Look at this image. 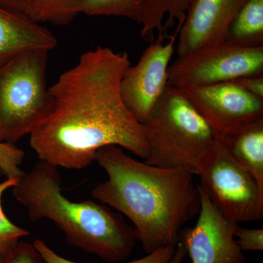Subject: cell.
Listing matches in <instances>:
<instances>
[{"label":"cell","instance_id":"obj_23","mask_svg":"<svg viewBox=\"0 0 263 263\" xmlns=\"http://www.w3.org/2000/svg\"><path fill=\"white\" fill-rule=\"evenodd\" d=\"M233 82L247 92L263 100V76L240 78Z\"/></svg>","mask_w":263,"mask_h":263},{"label":"cell","instance_id":"obj_9","mask_svg":"<svg viewBox=\"0 0 263 263\" xmlns=\"http://www.w3.org/2000/svg\"><path fill=\"white\" fill-rule=\"evenodd\" d=\"M181 89L212 128L216 139L246 122L263 117V100L233 81Z\"/></svg>","mask_w":263,"mask_h":263},{"label":"cell","instance_id":"obj_26","mask_svg":"<svg viewBox=\"0 0 263 263\" xmlns=\"http://www.w3.org/2000/svg\"><path fill=\"white\" fill-rule=\"evenodd\" d=\"M3 176H5L4 172H3V169L0 167V177H3Z\"/></svg>","mask_w":263,"mask_h":263},{"label":"cell","instance_id":"obj_1","mask_svg":"<svg viewBox=\"0 0 263 263\" xmlns=\"http://www.w3.org/2000/svg\"><path fill=\"white\" fill-rule=\"evenodd\" d=\"M130 65L127 52L98 46L60 75L48 88L47 115L29 135L40 160L59 168L84 169L107 146L121 147L146 160L144 128L120 93L122 76Z\"/></svg>","mask_w":263,"mask_h":263},{"label":"cell","instance_id":"obj_11","mask_svg":"<svg viewBox=\"0 0 263 263\" xmlns=\"http://www.w3.org/2000/svg\"><path fill=\"white\" fill-rule=\"evenodd\" d=\"M246 1L194 0L178 33V57L226 41L230 24Z\"/></svg>","mask_w":263,"mask_h":263},{"label":"cell","instance_id":"obj_5","mask_svg":"<svg viewBox=\"0 0 263 263\" xmlns=\"http://www.w3.org/2000/svg\"><path fill=\"white\" fill-rule=\"evenodd\" d=\"M49 51H26L0 66V143L15 144L29 136L47 115Z\"/></svg>","mask_w":263,"mask_h":263},{"label":"cell","instance_id":"obj_17","mask_svg":"<svg viewBox=\"0 0 263 263\" xmlns=\"http://www.w3.org/2000/svg\"><path fill=\"white\" fill-rule=\"evenodd\" d=\"M146 0H83L81 13L121 16L138 22Z\"/></svg>","mask_w":263,"mask_h":263},{"label":"cell","instance_id":"obj_3","mask_svg":"<svg viewBox=\"0 0 263 263\" xmlns=\"http://www.w3.org/2000/svg\"><path fill=\"white\" fill-rule=\"evenodd\" d=\"M12 189L31 221H51L72 247L108 262H122L131 255L136 240L133 228L102 202L71 201L62 192L56 166L40 160Z\"/></svg>","mask_w":263,"mask_h":263},{"label":"cell","instance_id":"obj_7","mask_svg":"<svg viewBox=\"0 0 263 263\" xmlns=\"http://www.w3.org/2000/svg\"><path fill=\"white\" fill-rule=\"evenodd\" d=\"M263 76V46L245 47L224 41L178 57L170 65L168 83L183 89Z\"/></svg>","mask_w":263,"mask_h":263},{"label":"cell","instance_id":"obj_27","mask_svg":"<svg viewBox=\"0 0 263 263\" xmlns=\"http://www.w3.org/2000/svg\"><path fill=\"white\" fill-rule=\"evenodd\" d=\"M0 263H5V262H0Z\"/></svg>","mask_w":263,"mask_h":263},{"label":"cell","instance_id":"obj_2","mask_svg":"<svg viewBox=\"0 0 263 263\" xmlns=\"http://www.w3.org/2000/svg\"><path fill=\"white\" fill-rule=\"evenodd\" d=\"M95 161L108 177L93 188L92 197L132 221L147 254L176 247L185 224L200 211L195 175L141 162L117 146L100 148Z\"/></svg>","mask_w":263,"mask_h":263},{"label":"cell","instance_id":"obj_14","mask_svg":"<svg viewBox=\"0 0 263 263\" xmlns=\"http://www.w3.org/2000/svg\"><path fill=\"white\" fill-rule=\"evenodd\" d=\"M194 0H146L138 23L141 34L147 41H153L155 32L166 35L167 29L176 24L181 27L186 12Z\"/></svg>","mask_w":263,"mask_h":263},{"label":"cell","instance_id":"obj_12","mask_svg":"<svg viewBox=\"0 0 263 263\" xmlns=\"http://www.w3.org/2000/svg\"><path fill=\"white\" fill-rule=\"evenodd\" d=\"M54 34L20 12L0 5V66L34 49L51 51L56 48Z\"/></svg>","mask_w":263,"mask_h":263},{"label":"cell","instance_id":"obj_18","mask_svg":"<svg viewBox=\"0 0 263 263\" xmlns=\"http://www.w3.org/2000/svg\"><path fill=\"white\" fill-rule=\"evenodd\" d=\"M18 179H6L0 183V262L7 263L12 251L24 237L28 236L29 232L17 226L5 215L2 200L7 190L13 188Z\"/></svg>","mask_w":263,"mask_h":263},{"label":"cell","instance_id":"obj_19","mask_svg":"<svg viewBox=\"0 0 263 263\" xmlns=\"http://www.w3.org/2000/svg\"><path fill=\"white\" fill-rule=\"evenodd\" d=\"M33 245L41 254L46 263H79L69 260L57 253L47 245L44 240L35 239ZM176 247L170 246L158 249L142 258L135 259L131 262L126 263H167L172 258L176 251Z\"/></svg>","mask_w":263,"mask_h":263},{"label":"cell","instance_id":"obj_6","mask_svg":"<svg viewBox=\"0 0 263 263\" xmlns=\"http://www.w3.org/2000/svg\"><path fill=\"white\" fill-rule=\"evenodd\" d=\"M198 183L219 213L235 224L263 218V189L216 139L199 164Z\"/></svg>","mask_w":263,"mask_h":263},{"label":"cell","instance_id":"obj_20","mask_svg":"<svg viewBox=\"0 0 263 263\" xmlns=\"http://www.w3.org/2000/svg\"><path fill=\"white\" fill-rule=\"evenodd\" d=\"M24 157V151L15 144L0 143V167L6 179H19L24 174L20 167Z\"/></svg>","mask_w":263,"mask_h":263},{"label":"cell","instance_id":"obj_4","mask_svg":"<svg viewBox=\"0 0 263 263\" xmlns=\"http://www.w3.org/2000/svg\"><path fill=\"white\" fill-rule=\"evenodd\" d=\"M142 125L148 147L145 162L195 175L202 157L216 140L182 90L170 84Z\"/></svg>","mask_w":263,"mask_h":263},{"label":"cell","instance_id":"obj_24","mask_svg":"<svg viewBox=\"0 0 263 263\" xmlns=\"http://www.w3.org/2000/svg\"><path fill=\"white\" fill-rule=\"evenodd\" d=\"M29 0H0V5L27 15Z\"/></svg>","mask_w":263,"mask_h":263},{"label":"cell","instance_id":"obj_13","mask_svg":"<svg viewBox=\"0 0 263 263\" xmlns=\"http://www.w3.org/2000/svg\"><path fill=\"white\" fill-rule=\"evenodd\" d=\"M217 140L263 189V117L241 124Z\"/></svg>","mask_w":263,"mask_h":263},{"label":"cell","instance_id":"obj_21","mask_svg":"<svg viewBox=\"0 0 263 263\" xmlns=\"http://www.w3.org/2000/svg\"><path fill=\"white\" fill-rule=\"evenodd\" d=\"M235 240L242 252L263 250V229H249L238 224L235 231Z\"/></svg>","mask_w":263,"mask_h":263},{"label":"cell","instance_id":"obj_22","mask_svg":"<svg viewBox=\"0 0 263 263\" xmlns=\"http://www.w3.org/2000/svg\"><path fill=\"white\" fill-rule=\"evenodd\" d=\"M7 263H46L33 243L20 240L12 251Z\"/></svg>","mask_w":263,"mask_h":263},{"label":"cell","instance_id":"obj_15","mask_svg":"<svg viewBox=\"0 0 263 263\" xmlns=\"http://www.w3.org/2000/svg\"><path fill=\"white\" fill-rule=\"evenodd\" d=\"M226 41L245 47L263 46V0H247L228 29Z\"/></svg>","mask_w":263,"mask_h":263},{"label":"cell","instance_id":"obj_10","mask_svg":"<svg viewBox=\"0 0 263 263\" xmlns=\"http://www.w3.org/2000/svg\"><path fill=\"white\" fill-rule=\"evenodd\" d=\"M198 184V183H197ZM200 208L196 224L181 230V242L193 263H246L235 231L239 224L226 219L199 186Z\"/></svg>","mask_w":263,"mask_h":263},{"label":"cell","instance_id":"obj_25","mask_svg":"<svg viewBox=\"0 0 263 263\" xmlns=\"http://www.w3.org/2000/svg\"><path fill=\"white\" fill-rule=\"evenodd\" d=\"M186 254H187V252H186V249L183 247L182 243L181 242H178L174 254L173 255L172 258L170 259L167 263H181Z\"/></svg>","mask_w":263,"mask_h":263},{"label":"cell","instance_id":"obj_16","mask_svg":"<svg viewBox=\"0 0 263 263\" xmlns=\"http://www.w3.org/2000/svg\"><path fill=\"white\" fill-rule=\"evenodd\" d=\"M83 0H29L27 15L41 24L70 23L81 13Z\"/></svg>","mask_w":263,"mask_h":263},{"label":"cell","instance_id":"obj_8","mask_svg":"<svg viewBox=\"0 0 263 263\" xmlns=\"http://www.w3.org/2000/svg\"><path fill=\"white\" fill-rule=\"evenodd\" d=\"M179 27L172 35H158L136 65L124 72L120 84L123 102L138 122H146L168 86V69Z\"/></svg>","mask_w":263,"mask_h":263}]
</instances>
